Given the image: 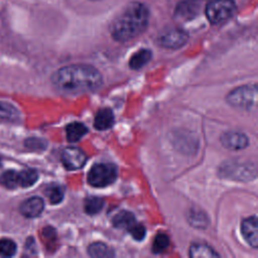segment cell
Listing matches in <instances>:
<instances>
[{
  "instance_id": "6da1fadb",
  "label": "cell",
  "mask_w": 258,
  "mask_h": 258,
  "mask_svg": "<svg viewBox=\"0 0 258 258\" xmlns=\"http://www.w3.org/2000/svg\"><path fill=\"white\" fill-rule=\"evenodd\" d=\"M51 82L63 95H80L97 90L103 82L100 72L89 64H71L56 71Z\"/></svg>"
},
{
  "instance_id": "7a4b0ae2",
  "label": "cell",
  "mask_w": 258,
  "mask_h": 258,
  "mask_svg": "<svg viewBox=\"0 0 258 258\" xmlns=\"http://www.w3.org/2000/svg\"><path fill=\"white\" fill-rule=\"evenodd\" d=\"M149 12L139 2L129 3L112 21L110 32L117 41H128L141 34L147 27Z\"/></svg>"
},
{
  "instance_id": "3957f363",
  "label": "cell",
  "mask_w": 258,
  "mask_h": 258,
  "mask_svg": "<svg viewBox=\"0 0 258 258\" xmlns=\"http://www.w3.org/2000/svg\"><path fill=\"white\" fill-rule=\"evenodd\" d=\"M227 102L236 108L251 110L257 104L256 85H246L234 89L228 94Z\"/></svg>"
},
{
  "instance_id": "277c9868",
  "label": "cell",
  "mask_w": 258,
  "mask_h": 258,
  "mask_svg": "<svg viewBox=\"0 0 258 258\" xmlns=\"http://www.w3.org/2000/svg\"><path fill=\"white\" fill-rule=\"evenodd\" d=\"M235 10L233 0H212L206 6V16L212 24H221L231 18Z\"/></svg>"
},
{
  "instance_id": "5b68a950",
  "label": "cell",
  "mask_w": 258,
  "mask_h": 258,
  "mask_svg": "<svg viewBox=\"0 0 258 258\" xmlns=\"http://www.w3.org/2000/svg\"><path fill=\"white\" fill-rule=\"evenodd\" d=\"M117 178V168L112 163H97L88 173V182L96 187H104Z\"/></svg>"
},
{
  "instance_id": "8992f818",
  "label": "cell",
  "mask_w": 258,
  "mask_h": 258,
  "mask_svg": "<svg viewBox=\"0 0 258 258\" xmlns=\"http://www.w3.org/2000/svg\"><path fill=\"white\" fill-rule=\"evenodd\" d=\"M187 33L179 28H170L158 36V44L165 48L176 49L181 47L187 41Z\"/></svg>"
},
{
  "instance_id": "52a82bcc",
  "label": "cell",
  "mask_w": 258,
  "mask_h": 258,
  "mask_svg": "<svg viewBox=\"0 0 258 258\" xmlns=\"http://www.w3.org/2000/svg\"><path fill=\"white\" fill-rule=\"evenodd\" d=\"M61 161L67 169L76 170L85 165L87 155L77 147H67L61 153Z\"/></svg>"
},
{
  "instance_id": "ba28073f",
  "label": "cell",
  "mask_w": 258,
  "mask_h": 258,
  "mask_svg": "<svg viewBox=\"0 0 258 258\" xmlns=\"http://www.w3.org/2000/svg\"><path fill=\"white\" fill-rule=\"evenodd\" d=\"M225 173L226 176H230L234 179H239V180H245V179H251L255 178L256 176V170L255 168H251L250 166L247 165H242V164H234L232 163L231 165H226L225 168L222 169Z\"/></svg>"
},
{
  "instance_id": "9c48e42d",
  "label": "cell",
  "mask_w": 258,
  "mask_h": 258,
  "mask_svg": "<svg viewBox=\"0 0 258 258\" xmlns=\"http://www.w3.org/2000/svg\"><path fill=\"white\" fill-rule=\"evenodd\" d=\"M241 232L249 245L254 248L258 247V224L256 216L243 220L241 224Z\"/></svg>"
},
{
  "instance_id": "30bf717a",
  "label": "cell",
  "mask_w": 258,
  "mask_h": 258,
  "mask_svg": "<svg viewBox=\"0 0 258 258\" xmlns=\"http://www.w3.org/2000/svg\"><path fill=\"white\" fill-rule=\"evenodd\" d=\"M221 142L224 147L231 150L243 149L248 145V138L245 134L240 132L230 131L224 133L221 137Z\"/></svg>"
},
{
  "instance_id": "8fae6325",
  "label": "cell",
  "mask_w": 258,
  "mask_h": 258,
  "mask_svg": "<svg viewBox=\"0 0 258 258\" xmlns=\"http://www.w3.org/2000/svg\"><path fill=\"white\" fill-rule=\"evenodd\" d=\"M44 208L43 200L39 197H32L25 200L19 207L21 215L26 218H35L39 216Z\"/></svg>"
},
{
  "instance_id": "7c38bea8",
  "label": "cell",
  "mask_w": 258,
  "mask_h": 258,
  "mask_svg": "<svg viewBox=\"0 0 258 258\" xmlns=\"http://www.w3.org/2000/svg\"><path fill=\"white\" fill-rule=\"evenodd\" d=\"M200 9V0H183L175 9V17L188 20L197 16Z\"/></svg>"
},
{
  "instance_id": "4fadbf2b",
  "label": "cell",
  "mask_w": 258,
  "mask_h": 258,
  "mask_svg": "<svg viewBox=\"0 0 258 258\" xmlns=\"http://www.w3.org/2000/svg\"><path fill=\"white\" fill-rule=\"evenodd\" d=\"M114 124V114L111 109L103 108L98 111L94 120V127L98 130H107Z\"/></svg>"
},
{
  "instance_id": "5bb4252c",
  "label": "cell",
  "mask_w": 258,
  "mask_h": 258,
  "mask_svg": "<svg viewBox=\"0 0 258 258\" xmlns=\"http://www.w3.org/2000/svg\"><path fill=\"white\" fill-rule=\"evenodd\" d=\"M112 224L115 228L124 229L129 232V230L136 224V221L132 213L128 211H121L113 217Z\"/></svg>"
},
{
  "instance_id": "9a60e30c",
  "label": "cell",
  "mask_w": 258,
  "mask_h": 258,
  "mask_svg": "<svg viewBox=\"0 0 258 258\" xmlns=\"http://www.w3.org/2000/svg\"><path fill=\"white\" fill-rule=\"evenodd\" d=\"M66 133L70 142H77L88 133V128L83 123L73 122L67 126Z\"/></svg>"
},
{
  "instance_id": "2e32d148",
  "label": "cell",
  "mask_w": 258,
  "mask_h": 258,
  "mask_svg": "<svg viewBox=\"0 0 258 258\" xmlns=\"http://www.w3.org/2000/svg\"><path fill=\"white\" fill-rule=\"evenodd\" d=\"M151 56H152V53L149 49L142 48L131 56L129 60V67L133 70L141 69L151 59Z\"/></svg>"
},
{
  "instance_id": "e0dca14e",
  "label": "cell",
  "mask_w": 258,
  "mask_h": 258,
  "mask_svg": "<svg viewBox=\"0 0 258 258\" xmlns=\"http://www.w3.org/2000/svg\"><path fill=\"white\" fill-rule=\"evenodd\" d=\"M189 256L192 258H213L219 257V254L208 245L192 244L189 248Z\"/></svg>"
},
{
  "instance_id": "ac0fdd59",
  "label": "cell",
  "mask_w": 258,
  "mask_h": 258,
  "mask_svg": "<svg viewBox=\"0 0 258 258\" xmlns=\"http://www.w3.org/2000/svg\"><path fill=\"white\" fill-rule=\"evenodd\" d=\"M88 253L91 257H96V258H100V257L107 258V257L114 256V251L109 246L101 242H96L91 244L88 248Z\"/></svg>"
},
{
  "instance_id": "d6986e66",
  "label": "cell",
  "mask_w": 258,
  "mask_h": 258,
  "mask_svg": "<svg viewBox=\"0 0 258 258\" xmlns=\"http://www.w3.org/2000/svg\"><path fill=\"white\" fill-rule=\"evenodd\" d=\"M0 184L6 188L12 189L19 186L18 171L6 170L0 175Z\"/></svg>"
},
{
  "instance_id": "ffe728a7",
  "label": "cell",
  "mask_w": 258,
  "mask_h": 258,
  "mask_svg": "<svg viewBox=\"0 0 258 258\" xmlns=\"http://www.w3.org/2000/svg\"><path fill=\"white\" fill-rule=\"evenodd\" d=\"M45 196L49 200L50 204L55 205L62 201L63 199V188L56 183H52L47 185V187L44 190Z\"/></svg>"
},
{
  "instance_id": "44dd1931",
  "label": "cell",
  "mask_w": 258,
  "mask_h": 258,
  "mask_svg": "<svg viewBox=\"0 0 258 258\" xmlns=\"http://www.w3.org/2000/svg\"><path fill=\"white\" fill-rule=\"evenodd\" d=\"M19 178V186L28 187L34 184L38 178V174L34 169H24L18 171Z\"/></svg>"
},
{
  "instance_id": "7402d4cb",
  "label": "cell",
  "mask_w": 258,
  "mask_h": 258,
  "mask_svg": "<svg viewBox=\"0 0 258 258\" xmlns=\"http://www.w3.org/2000/svg\"><path fill=\"white\" fill-rule=\"evenodd\" d=\"M0 118L16 120L19 118V111L12 104L0 101Z\"/></svg>"
},
{
  "instance_id": "603a6c76",
  "label": "cell",
  "mask_w": 258,
  "mask_h": 258,
  "mask_svg": "<svg viewBox=\"0 0 258 258\" xmlns=\"http://www.w3.org/2000/svg\"><path fill=\"white\" fill-rule=\"evenodd\" d=\"M104 206V201L101 198L90 197L85 202V211L89 215H95L99 213Z\"/></svg>"
},
{
  "instance_id": "cb8c5ba5",
  "label": "cell",
  "mask_w": 258,
  "mask_h": 258,
  "mask_svg": "<svg viewBox=\"0 0 258 258\" xmlns=\"http://www.w3.org/2000/svg\"><path fill=\"white\" fill-rule=\"evenodd\" d=\"M17 246L15 242L9 238L0 239V256L12 257L16 253Z\"/></svg>"
},
{
  "instance_id": "d4e9b609",
  "label": "cell",
  "mask_w": 258,
  "mask_h": 258,
  "mask_svg": "<svg viewBox=\"0 0 258 258\" xmlns=\"http://www.w3.org/2000/svg\"><path fill=\"white\" fill-rule=\"evenodd\" d=\"M169 245V238L164 233H159L155 236L154 242L152 245V252L153 253H160L164 251Z\"/></svg>"
},
{
  "instance_id": "484cf974",
  "label": "cell",
  "mask_w": 258,
  "mask_h": 258,
  "mask_svg": "<svg viewBox=\"0 0 258 258\" xmlns=\"http://www.w3.org/2000/svg\"><path fill=\"white\" fill-rule=\"evenodd\" d=\"M189 221L190 224L195 227H206L208 224V218L207 216L201 212V211H191L189 215Z\"/></svg>"
},
{
  "instance_id": "4316f807",
  "label": "cell",
  "mask_w": 258,
  "mask_h": 258,
  "mask_svg": "<svg viewBox=\"0 0 258 258\" xmlns=\"http://www.w3.org/2000/svg\"><path fill=\"white\" fill-rule=\"evenodd\" d=\"M130 234L132 235V237L137 240V241H142L145 237V233H146V230L145 228L141 225V224H138L136 223L130 230H129Z\"/></svg>"
},
{
  "instance_id": "83f0119b",
  "label": "cell",
  "mask_w": 258,
  "mask_h": 258,
  "mask_svg": "<svg viewBox=\"0 0 258 258\" xmlns=\"http://www.w3.org/2000/svg\"><path fill=\"white\" fill-rule=\"evenodd\" d=\"M25 144L27 147L33 149V150H40L45 148V142L38 138H30L25 141Z\"/></svg>"
},
{
  "instance_id": "f1b7e54d",
  "label": "cell",
  "mask_w": 258,
  "mask_h": 258,
  "mask_svg": "<svg viewBox=\"0 0 258 258\" xmlns=\"http://www.w3.org/2000/svg\"><path fill=\"white\" fill-rule=\"evenodd\" d=\"M0 166H1V160H0Z\"/></svg>"
}]
</instances>
